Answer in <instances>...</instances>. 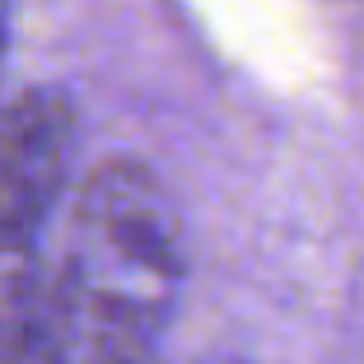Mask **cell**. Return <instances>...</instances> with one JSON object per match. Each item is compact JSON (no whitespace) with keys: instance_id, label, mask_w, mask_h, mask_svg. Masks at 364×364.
<instances>
[{"instance_id":"cell-4","label":"cell","mask_w":364,"mask_h":364,"mask_svg":"<svg viewBox=\"0 0 364 364\" xmlns=\"http://www.w3.org/2000/svg\"><path fill=\"white\" fill-rule=\"evenodd\" d=\"M5 10H10V0H0V61H5V33H10V23H5Z\"/></svg>"},{"instance_id":"cell-3","label":"cell","mask_w":364,"mask_h":364,"mask_svg":"<svg viewBox=\"0 0 364 364\" xmlns=\"http://www.w3.org/2000/svg\"><path fill=\"white\" fill-rule=\"evenodd\" d=\"M0 364H65L56 280L33 252H0Z\"/></svg>"},{"instance_id":"cell-1","label":"cell","mask_w":364,"mask_h":364,"mask_svg":"<svg viewBox=\"0 0 364 364\" xmlns=\"http://www.w3.org/2000/svg\"><path fill=\"white\" fill-rule=\"evenodd\" d=\"M187 247L164 182L140 159H103L85 178L52 271L65 364H154Z\"/></svg>"},{"instance_id":"cell-2","label":"cell","mask_w":364,"mask_h":364,"mask_svg":"<svg viewBox=\"0 0 364 364\" xmlns=\"http://www.w3.org/2000/svg\"><path fill=\"white\" fill-rule=\"evenodd\" d=\"M75 150V107L56 89H23L0 112V252H33Z\"/></svg>"}]
</instances>
